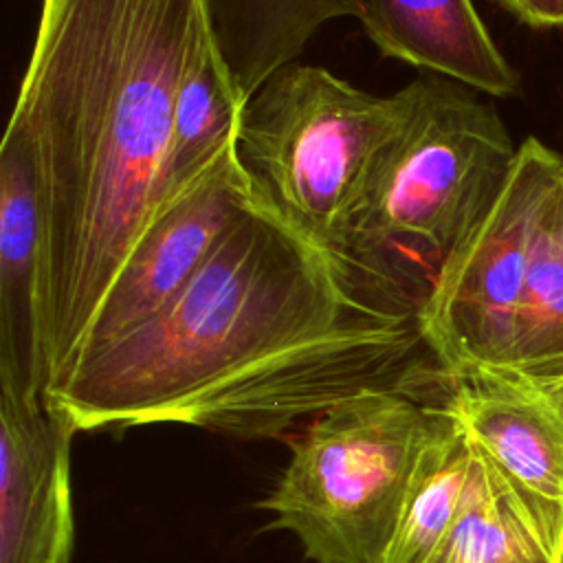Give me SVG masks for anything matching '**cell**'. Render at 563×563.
Instances as JSON below:
<instances>
[{"instance_id":"cell-1","label":"cell","mask_w":563,"mask_h":563,"mask_svg":"<svg viewBox=\"0 0 563 563\" xmlns=\"http://www.w3.org/2000/svg\"><path fill=\"white\" fill-rule=\"evenodd\" d=\"M424 356L416 314L251 198L158 314L79 356L44 402L75 433L279 438L363 389L427 385Z\"/></svg>"},{"instance_id":"cell-2","label":"cell","mask_w":563,"mask_h":563,"mask_svg":"<svg viewBox=\"0 0 563 563\" xmlns=\"http://www.w3.org/2000/svg\"><path fill=\"white\" fill-rule=\"evenodd\" d=\"M207 35L202 0H42L9 121L42 213L44 394L165 200L176 88Z\"/></svg>"},{"instance_id":"cell-3","label":"cell","mask_w":563,"mask_h":563,"mask_svg":"<svg viewBox=\"0 0 563 563\" xmlns=\"http://www.w3.org/2000/svg\"><path fill=\"white\" fill-rule=\"evenodd\" d=\"M413 84V112L347 229L343 262L418 314L444 262L497 200L519 147L482 92L440 75Z\"/></svg>"},{"instance_id":"cell-4","label":"cell","mask_w":563,"mask_h":563,"mask_svg":"<svg viewBox=\"0 0 563 563\" xmlns=\"http://www.w3.org/2000/svg\"><path fill=\"white\" fill-rule=\"evenodd\" d=\"M413 106V81L372 95L321 66L286 64L246 101L235 139L253 200L343 260L347 229Z\"/></svg>"},{"instance_id":"cell-5","label":"cell","mask_w":563,"mask_h":563,"mask_svg":"<svg viewBox=\"0 0 563 563\" xmlns=\"http://www.w3.org/2000/svg\"><path fill=\"white\" fill-rule=\"evenodd\" d=\"M413 387H369L314 416L271 495L273 528L314 563H383L431 433Z\"/></svg>"},{"instance_id":"cell-6","label":"cell","mask_w":563,"mask_h":563,"mask_svg":"<svg viewBox=\"0 0 563 563\" xmlns=\"http://www.w3.org/2000/svg\"><path fill=\"white\" fill-rule=\"evenodd\" d=\"M563 156L528 136L497 200L435 275L418 312L444 374L501 372Z\"/></svg>"},{"instance_id":"cell-7","label":"cell","mask_w":563,"mask_h":563,"mask_svg":"<svg viewBox=\"0 0 563 563\" xmlns=\"http://www.w3.org/2000/svg\"><path fill=\"white\" fill-rule=\"evenodd\" d=\"M251 198L231 143L194 183L158 207L103 297L75 361L158 314L191 282Z\"/></svg>"},{"instance_id":"cell-8","label":"cell","mask_w":563,"mask_h":563,"mask_svg":"<svg viewBox=\"0 0 563 563\" xmlns=\"http://www.w3.org/2000/svg\"><path fill=\"white\" fill-rule=\"evenodd\" d=\"M73 429L42 396L0 387V563H68Z\"/></svg>"},{"instance_id":"cell-9","label":"cell","mask_w":563,"mask_h":563,"mask_svg":"<svg viewBox=\"0 0 563 563\" xmlns=\"http://www.w3.org/2000/svg\"><path fill=\"white\" fill-rule=\"evenodd\" d=\"M42 213L22 130L0 145V387L44 398L40 347Z\"/></svg>"},{"instance_id":"cell-10","label":"cell","mask_w":563,"mask_h":563,"mask_svg":"<svg viewBox=\"0 0 563 563\" xmlns=\"http://www.w3.org/2000/svg\"><path fill=\"white\" fill-rule=\"evenodd\" d=\"M438 402L515 484L563 506V416L534 389L490 372H442Z\"/></svg>"},{"instance_id":"cell-11","label":"cell","mask_w":563,"mask_h":563,"mask_svg":"<svg viewBox=\"0 0 563 563\" xmlns=\"http://www.w3.org/2000/svg\"><path fill=\"white\" fill-rule=\"evenodd\" d=\"M356 20L380 55L510 97L519 75L501 55L473 0H358Z\"/></svg>"},{"instance_id":"cell-12","label":"cell","mask_w":563,"mask_h":563,"mask_svg":"<svg viewBox=\"0 0 563 563\" xmlns=\"http://www.w3.org/2000/svg\"><path fill=\"white\" fill-rule=\"evenodd\" d=\"M563 506L501 473L475 444L460 515L435 563H559Z\"/></svg>"},{"instance_id":"cell-13","label":"cell","mask_w":563,"mask_h":563,"mask_svg":"<svg viewBox=\"0 0 563 563\" xmlns=\"http://www.w3.org/2000/svg\"><path fill=\"white\" fill-rule=\"evenodd\" d=\"M216 53L240 97L260 86L308 46L334 18L354 15L358 0H202Z\"/></svg>"},{"instance_id":"cell-14","label":"cell","mask_w":563,"mask_h":563,"mask_svg":"<svg viewBox=\"0 0 563 563\" xmlns=\"http://www.w3.org/2000/svg\"><path fill=\"white\" fill-rule=\"evenodd\" d=\"M431 433L383 563H435L466 495L473 442L435 400Z\"/></svg>"},{"instance_id":"cell-15","label":"cell","mask_w":563,"mask_h":563,"mask_svg":"<svg viewBox=\"0 0 563 563\" xmlns=\"http://www.w3.org/2000/svg\"><path fill=\"white\" fill-rule=\"evenodd\" d=\"M246 101L224 70L211 35L187 64L174 99L165 200L194 183L218 154L235 143Z\"/></svg>"},{"instance_id":"cell-16","label":"cell","mask_w":563,"mask_h":563,"mask_svg":"<svg viewBox=\"0 0 563 563\" xmlns=\"http://www.w3.org/2000/svg\"><path fill=\"white\" fill-rule=\"evenodd\" d=\"M519 22L534 29L563 26V0H497Z\"/></svg>"},{"instance_id":"cell-17","label":"cell","mask_w":563,"mask_h":563,"mask_svg":"<svg viewBox=\"0 0 563 563\" xmlns=\"http://www.w3.org/2000/svg\"><path fill=\"white\" fill-rule=\"evenodd\" d=\"M548 229L554 238V242L559 244V249L563 251V163L559 167V185L548 211Z\"/></svg>"},{"instance_id":"cell-18","label":"cell","mask_w":563,"mask_h":563,"mask_svg":"<svg viewBox=\"0 0 563 563\" xmlns=\"http://www.w3.org/2000/svg\"><path fill=\"white\" fill-rule=\"evenodd\" d=\"M521 383H526L530 389H534L552 409H556L563 416V378L545 380V383H528V380H521Z\"/></svg>"},{"instance_id":"cell-19","label":"cell","mask_w":563,"mask_h":563,"mask_svg":"<svg viewBox=\"0 0 563 563\" xmlns=\"http://www.w3.org/2000/svg\"><path fill=\"white\" fill-rule=\"evenodd\" d=\"M559 563H563V554H561V559H559Z\"/></svg>"}]
</instances>
